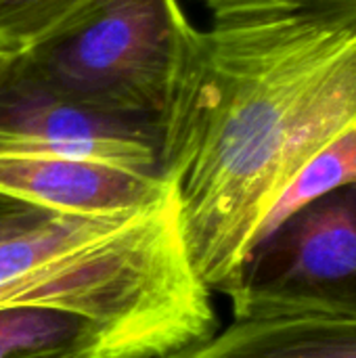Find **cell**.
<instances>
[{
  "label": "cell",
  "instance_id": "obj_1",
  "mask_svg": "<svg viewBox=\"0 0 356 358\" xmlns=\"http://www.w3.org/2000/svg\"><path fill=\"white\" fill-rule=\"evenodd\" d=\"M197 2L159 170L197 279L229 296L281 195L356 122V4Z\"/></svg>",
  "mask_w": 356,
  "mask_h": 358
},
{
  "label": "cell",
  "instance_id": "obj_2",
  "mask_svg": "<svg viewBox=\"0 0 356 358\" xmlns=\"http://www.w3.org/2000/svg\"><path fill=\"white\" fill-rule=\"evenodd\" d=\"M195 27L180 0H101L17 63L84 105L159 122Z\"/></svg>",
  "mask_w": 356,
  "mask_h": 358
},
{
  "label": "cell",
  "instance_id": "obj_3",
  "mask_svg": "<svg viewBox=\"0 0 356 358\" xmlns=\"http://www.w3.org/2000/svg\"><path fill=\"white\" fill-rule=\"evenodd\" d=\"M227 298L233 319L356 321V185L308 201L266 233Z\"/></svg>",
  "mask_w": 356,
  "mask_h": 358
},
{
  "label": "cell",
  "instance_id": "obj_4",
  "mask_svg": "<svg viewBox=\"0 0 356 358\" xmlns=\"http://www.w3.org/2000/svg\"><path fill=\"white\" fill-rule=\"evenodd\" d=\"M159 149L155 120L84 105L27 73L17 57L0 76V155H65L162 174Z\"/></svg>",
  "mask_w": 356,
  "mask_h": 358
},
{
  "label": "cell",
  "instance_id": "obj_5",
  "mask_svg": "<svg viewBox=\"0 0 356 358\" xmlns=\"http://www.w3.org/2000/svg\"><path fill=\"white\" fill-rule=\"evenodd\" d=\"M0 195L82 218L128 216L172 195L159 172L65 155H0Z\"/></svg>",
  "mask_w": 356,
  "mask_h": 358
},
{
  "label": "cell",
  "instance_id": "obj_6",
  "mask_svg": "<svg viewBox=\"0 0 356 358\" xmlns=\"http://www.w3.org/2000/svg\"><path fill=\"white\" fill-rule=\"evenodd\" d=\"M166 336L55 306L0 308V358H164Z\"/></svg>",
  "mask_w": 356,
  "mask_h": 358
},
{
  "label": "cell",
  "instance_id": "obj_7",
  "mask_svg": "<svg viewBox=\"0 0 356 358\" xmlns=\"http://www.w3.org/2000/svg\"><path fill=\"white\" fill-rule=\"evenodd\" d=\"M164 358H356V321L233 319Z\"/></svg>",
  "mask_w": 356,
  "mask_h": 358
},
{
  "label": "cell",
  "instance_id": "obj_8",
  "mask_svg": "<svg viewBox=\"0 0 356 358\" xmlns=\"http://www.w3.org/2000/svg\"><path fill=\"white\" fill-rule=\"evenodd\" d=\"M101 0H0V52L21 57L65 31Z\"/></svg>",
  "mask_w": 356,
  "mask_h": 358
},
{
  "label": "cell",
  "instance_id": "obj_9",
  "mask_svg": "<svg viewBox=\"0 0 356 358\" xmlns=\"http://www.w3.org/2000/svg\"><path fill=\"white\" fill-rule=\"evenodd\" d=\"M50 216H57V214H50V212L38 210L27 203L0 195V243L36 229Z\"/></svg>",
  "mask_w": 356,
  "mask_h": 358
},
{
  "label": "cell",
  "instance_id": "obj_10",
  "mask_svg": "<svg viewBox=\"0 0 356 358\" xmlns=\"http://www.w3.org/2000/svg\"><path fill=\"white\" fill-rule=\"evenodd\" d=\"M13 59H15V57H10V55H4V52H0V76H2V73L6 71V67H8V65L13 63Z\"/></svg>",
  "mask_w": 356,
  "mask_h": 358
},
{
  "label": "cell",
  "instance_id": "obj_11",
  "mask_svg": "<svg viewBox=\"0 0 356 358\" xmlns=\"http://www.w3.org/2000/svg\"><path fill=\"white\" fill-rule=\"evenodd\" d=\"M321 4H356V0H315Z\"/></svg>",
  "mask_w": 356,
  "mask_h": 358
}]
</instances>
